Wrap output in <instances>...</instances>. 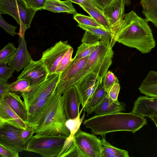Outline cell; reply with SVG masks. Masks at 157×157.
Wrapping results in <instances>:
<instances>
[{
    "label": "cell",
    "instance_id": "obj_1",
    "mask_svg": "<svg viewBox=\"0 0 157 157\" xmlns=\"http://www.w3.org/2000/svg\"><path fill=\"white\" fill-rule=\"evenodd\" d=\"M148 21L133 10L124 14L120 22L111 30L110 45L117 41L136 48L143 54L149 53L155 46V41Z\"/></svg>",
    "mask_w": 157,
    "mask_h": 157
},
{
    "label": "cell",
    "instance_id": "obj_2",
    "mask_svg": "<svg viewBox=\"0 0 157 157\" xmlns=\"http://www.w3.org/2000/svg\"><path fill=\"white\" fill-rule=\"evenodd\" d=\"M144 117L131 113L97 115L86 120L83 124L93 134L105 136L108 133L128 131L134 133L147 124Z\"/></svg>",
    "mask_w": 157,
    "mask_h": 157
},
{
    "label": "cell",
    "instance_id": "obj_3",
    "mask_svg": "<svg viewBox=\"0 0 157 157\" xmlns=\"http://www.w3.org/2000/svg\"><path fill=\"white\" fill-rule=\"evenodd\" d=\"M113 55L114 52L110 45V39L106 37L100 38L98 45L89 56L83 68L68 81L59 83L56 92L62 94L69 87L93 72L103 78L112 64Z\"/></svg>",
    "mask_w": 157,
    "mask_h": 157
},
{
    "label": "cell",
    "instance_id": "obj_4",
    "mask_svg": "<svg viewBox=\"0 0 157 157\" xmlns=\"http://www.w3.org/2000/svg\"><path fill=\"white\" fill-rule=\"evenodd\" d=\"M56 91L50 101L48 111L39 124L34 128L36 136L56 135L66 136L70 132L66 125L67 120L64 99Z\"/></svg>",
    "mask_w": 157,
    "mask_h": 157
},
{
    "label": "cell",
    "instance_id": "obj_5",
    "mask_svg": "<svg viewBox=\"0 0 157 157\" xmlns=\"http://www.w3.org/2000/svg\"><path fill=\"white\" fill-rule=\"evenodd\" d=\"M67 137L60 134L33 135L26 144L25 151L38 154L44 157H58Z\"/></svg>",
    "mask_w": 157,
    "mask_h": 157
},
{
    "label": "cell",
    "instance_id": "obj_6",
    "mask_svg": "<svg viewBox=\"0 0 157 157\" xmlns=\"http://www.w3.org/2000/svg\"><path fill=\"white\" fill-rule=\"evenodd\" d=\"M37 10L29 8L23 0H0V13L12 16L20 25L17 34L20 37L25 36L26 30L30 25Z\"/></svg>",
    "mask_w": 157,
    "mask_h": 157
},
{
    "label": "cell",
    "instance_id": "obj_7",
    "mask_svg": "<svg viewBox=\"0 0 157 157\" xmlns=\"http://www.w3.org/2000/svg\"><path fill=\"white\" fill-rule=\"evenodd\" d=\"M60 74H53L43 82L30 87L27 90L21 93L27 110L32 105L44 99L56 91Z\"/></svg>",
    "mask_w": 157,
    "mask_h": 157
},
{
    "label": "cell",
    "instance_id": "obj_8",
    "mask_svg": "<svg viewBox=\"0 0 157 157\" xmlns=\"http://www.w3.org/2000/svg\"><path fill=\"white\" fill-rule=\"evenodd\" d=\"M73 140L80 157H101L100 139L94 134L83 132L80 128L74 136Z\"/></svg>",
    "mask_w": 157,
    "mask_h": 157
},
{
    "label": "cell",
    "instance_id": "obj_9",
    "mask_svg": "<svg viewBox=\"0 0 157 157\" xmlns=\"http://www.w3.org/2000/svg\"><path fill=\"white\" fill-rule=\"evenodd\" d=\"M22 129L5 124H0V145L17 153L26 150L21 136Z\"/></svg>",
    "mask_w": 157,
    "mask_h": 157
},
{
    "label": "cell",
    "instance_id": "obj_10",
    "mask_svg": "<svg viewBox=\"0 0 157 157\" xmlns=\"http://www.w3.org/2000/svg\"><path fill=\"white\" fill-rule=\"evenodd\" d=\"M71 47L67 41L60 40L43 53L40 60L48 70L49 76L55 73L61 59Z\"/></svg>",
    "mask_w": 157,
    "mask_h": 157
},
{
    "label": "cell",
    "instance_id": "obj_11",
    "mask_svg": "<svg viewBox=\"0 0 157 157\" xmlns=\"http://www.w3.org/2000/svg\"><path fill=\"white\" fill-rule=\"evenodd\" d=\"M49 76L48 72L45 66L40 59L32 60L26 66L17 79H26L30 83V87L41 83Z\"/></svg>",
    "mask_w": 157,
    "mask_h": 157
},
{
    "label": "cell",
    "instance_id": "obj_12",
    "mask_svg": "<svg viewBox=\"0 0 157 157\" xmlns=\"http://www.w3.org/2000/svg\"><path fill=\"white\" fill-rule=\"evenodd\" d=\"M102 79L93 72L74 84L79 95L82 108L84 109L99 85L102 83Z\"/></svg>",
    "mask_w": 157,
    "mask_h": 157
},
{
    "label": "cell",
    "instance_id": "obj_13",
    "mask_svg": "<svg viewBox=\"0 0 157 157\" xmlns=\"http://www.w3.org/2000/svg\"><path fill=\"white\" fill-rule=\"evenodd\" d=\"M55 92L44 99L32 105L28 109V116L25 123L29 126L34 128L42 121L48 111Z\"/></svg>",
    "mask_w": 157,
    "mask_h": 157
},
{
    "label": "cell",
    "instance_id": "obj_14",
    "mask_svg": "<svg viewBox=\"0 0 157 157\" xmlns=\"http://www.w3.org/2000/svg\"><path fill=\"white\" fill-rule=\"evenodd\" d=\"M67 120L76 118L79 114L81 101L78 92L74 85L63 93Z\"/></svg>",
    "mask_w": 157,
    "mask_h": 157
},
{
    "label": "cell",
    "instance_id": "obj_15",
    "mask_svg": "<svg viewBox=\"0 0 157 157\" xmlns=\"http://www.w3.org/2000/svg\"><path fill=\"white\" fill-rule=\"evenodd\" d=\"M19 45L14 55L10 59L8 65L18 72L24 68L33 60L27 48L25 36L20 37Z\"/></svg>",
    "mask_w": 157,
    "mask_h": 157
},
{
    "label": "cell",
    "instance_id": "obj_16",
    "mask_svg": "<svg viewBox=\"0 0 157 157\" xmlns=\"http://www.w3.org/2000/svg\"><path fill=\"white\" fill-rule=\"evenodd\" d=\"M131 113L144 117L157 116V98L139 97L134 102Z\"/></svg>",
    "mask_w": 157,
    "mask_h": 157
},
{
    "label": "cell",
    "instance_id": "obj_17",
    "mask_svg": "<svg viewBox=\"0 0 157 157\" xmlns=\"http://www.w3.org/2000/svg\"><path fill=\"white\" fill-rule=\"evenodd\" d=\"M125 3L123 0H113L103 11L112 29L120 21L124 15Z\"/></svg>",
    "mask_w": 157,
    "mask_h": 157
},
{
    "label": "cell",
    "instance_id": "obj_18",
    "mask_svg": "<svg viewBox=\"0 0 157 157\" xmlns=\"http://www.w3.org/2000/svg\"><path fill=\"white\" fill-rule=\"evenodd\" d=\"M10 124L22 129L27 125L13 111L3 99H0V124Z\"/></svg>",
    "mask_w": 157,
    "mask_h": 157
},
{
    "label": "cell",
    "instance_id": "obj_19",
    "mask_svg": "<svg viewBox=\"0 0 157 157\" xmlns=\"http://www.w3.org/2000/svg\"><path fill=\"white\" fill-rule=\"evenodd\" d=\"M17 115L25 122L28 116V111L20 96L14 92L10 91L3 98Z\"/></svg>",
    "mask_w": 157,
    "mask_h": 157
},
{
    "label": "cell",
    "instance_id": "obj_20",
    "mask_svg": "<svg viewBox=\"0 0 157 157\" xmlns=\"http://www.w3.org/2000/svg\"><path fill=\"white\" fill-rule=\"evenodd\" d=\"M125 104L123 102L117 103L112 100L107 94L96 107L94 112L97 115L110 114L125 110Z\"/></svg>",
    "mask_w": 157,
    "mask_h": 157
},
{
    "label": "cell",
    "instance_id": "obj_21",
    "mask_svg": "<svg viewBox=\"0 0 157 157\" xmlns=\"http://www.w3.org/2000/svg\"><path fill=\"white\" fill-rule=\"evenodd\" d=\"M139 89L141 93L145 96L157 98V71H149L142 81Z\"/></svg>",
    "mask_w": 157,
    "mask_h": 157
},
{
    "label": "cell",
    "instance_id": "obj_22",
    "mask_svg": "<svg viewBox=\"0 0 157 157\" xmlns=\"http://www.w3.org/2000/svg\"><path fill=\"white\" fill-rule=\"evenodd\" d=\"M89 56L78 59H72L70 64L61 73L59 83L65 82L74 77L85 66Z\"/></svg>",
    "mask_w": 157,
    "mask_h": 157
},
{
    "label": "cell",
    "instance_id": "obj_23",
    "mask_svg": "<svg viewBox=\"0 0 157 157\" xmlns=\"http://www.w3.org/2000/svg\"><path fill=\"white\" fill-rule=\"evenodd\" d=\"M43 10H48L54 13H66L73 14L77 13L72 2L68 0L63 1L47 0Z\"/></svg>",
    "mask_w": 157,
    "mask_h": 157
},
{
    "label": "cell",
    "instance_id": "obj_24",
    "mask_svg": "<svg viewBox=\"0 0 157 157\" xmlns=\"http://www.w3.org/2000/svg\"><path fill=\"white\" fill-rule=\"evenodd\" d=\"M100 139L101 147V157H129L128 151L114 147L108 142L105 136Z\"/></svg>",
    "mask_w": 157,
    "mask_h": 157
},
{
    "label": "cell",
    "instance_id": "obj_25",
    "mask_svg": "<svg viewBox=\"0 0 157 157\" xmlns=\"http://www.w3.org/2000/svg\"><path fill=\"white\" fill-rule=\"evenodd\" d=\"M140 3L145 19L157 28V0H140Z\"/></svg>",
    "mask_w": 157,
    "mask_h": 157
},
{
    "label": "cell",
    "instance_id": "obj_26",
    "mask_svg": "<svg viewBox=\"0 0 157 157\" xmlns=\"http://www.w3.org/2000/svg\"><path fill=\"white\" fill-rule=\"evenodd\" d=\"M107 93V92L104 88L102 83H100L84 107V111L86 112L88 115L94 112L96 107L101 101Z\"/></svg>",
    "mask_w": 157,
    "mask_h": 157
},
{
    "label": "cell",
    "instance_id": "obj_27",
    "mask_svg": "<svg viewBox=\"0 0 157 157\" xmlns=\"http://www.w3.org/2000/svg\"><path fill=\"white\" fill-rule=\"evenodd\" d=\"M94 19L103 28L111 30L109 23L102 12L97 8L93 4L80 6Z\"/></svg>",
    "mask_w": 157,
    "mask_h": 157
},
{
    "label": "cell",
    "instance_id": "obj_28",
    "mask_svg": "<svg viewBox=\"0 0 157 157\" xmlns=\"http://www.w3.org/2000/svg\"><path fill=\"white\" fill-rule=\"evenodd\" d=\"M99 41L94 43L82 42L78 47L73 59H78L89 56L98 46Z\"/></svg>",
    "mask_w": 157,
    "mask_h": 157
},
{
    "label": "cell",
    "instance_id": "obj_29",
    "mask_svg": "<svg viewBox=\"0 0 157 157\" xmlns=\"http://www.w3.org/2000/svg\"><path fill=\"white\" fill-rule=\"evenodd\" d=\"M77 26L100 38L106 37L110 39H111V31L110 30L102 28L78 24Z\"/></svg>",
    "mask_w": 157,
    "mask_h": 157
},
{
    "label": "cell",
    "instance_id": "obj_30",
    "mask_svg": "<svg viewBox=\"0 0 157 157\" xmlns=\"http://www.w3.org/2000/svg\"><path fill=\"white\" fill-rule=\"evenodd\" d=\"M83 109V108H82L79 114L76 118L68 119L66 122V125L70 133V136H68L69 138L73 139L80 128L81 124L85 117V113L84 111L82 116L81 118L80 117L81 114Z\"/></svg>",
    "mask_w": 157,
    "mask_h": 157
},
{
    "label": "cell",
    "instance_id": "obj_31",
    "mask_svg": "<svg viewBox=\"0 0 157 157\" xmlns=\"http://www.w3.org/2000/svg\"><path fill=\"white\" fill-rule=\"evenodd\" d=\"M17 49L13 43H9L0 51V63H8Z\"/></svg>",
    "mask_w": 157,
    "mask_h": 157
},
{
    "label": "cell",
    "instance_id": "obj_32",
    "mask_svg": "<svg viewBox=\"0 0 157 157\" xmlns=\"http://www.w3.org/2000/svg\"><path fill=\"white\" fill-rule=\"evenodd\" d=\"M30 87V82L26 79H17L15 82L9 84L10 92H18L22 93L27 90Z\"/></svg>",
    "mask_w": 157,
    "mask_h": 157
},
{
    "label": "cell",
    "instance_id": "obj_33",
    "mask_svg": "<svg viewBox=\"0 0 157 157\" xmlns=\"http://www.w3.org/2000/svg\"><path fill=\"white\" fill-rule=\"evenodd\" d=\"M73 18L78 24L90 26L103 28L91 16H87L76 13L74 14Z\"/></svg>",
    "mask_w": 157,
    "mask_h": 157
},
{
    "label": "cell",
    "instance_id": "obj_34",
    "mask_svg": "<svg viewBox=\"0 0 157 157\" xmlns=\"http://www.w3.org/2000/svg\"><path fill=\"white\" fill-rule=\"evenodd\" d=\"M73 51V48L71 47L61 59L55 73H61L66 68L72 59V56Z\"/></svg>",
    "mask_w": 157,
    "mask_h": 157
},
{
    "label": "cell",
    "instance_id": "obj_35",
    "mask_svg": "<svg viewBox=\"0 0 157 157\" xmlns=\"http://www.w3.org/2000/svg\"><path fill=\"white\" fill-rule=\"evenodd\" d=\"M7 63H0V83H7L9 79L12 76L15 70L7 66Z\"/></svg>",
    "mask_w": 157,
    "mask_h": 157
},
{
    "label": "cell",
    "instance_id": "obj_36",
    "mask_svg": "<svg viewBox=\"0 0 157 157\" xmlns=\"http://www.w3.org/2000/svg\"><path fill=\"white\" fill-rule=\"evenodd\" d=\"M116 82H119V81L117 77L110 71H108L102 79V84L107 92Z\"/></svg>",
    "mask_w": 157,
    "mask_h": 157
},
{
    "label": "cell",
    "instance_id": "obj_37",
    "mask_svg": "<svg viewBox=\"0 0 157 157\" xmlns=\"http://www.w3.org/2000/svg\"><path fill=\"white\" fill-rule=\"evenodd\" d=\"M27 7L34 10H43L47 0H23Z\"/></svg>",
    "mask_w": 157,
    "mask_h": 157
},
{
    "label": "cell",
    "instance_id": "obj_38",
    "mask_svg": "<svg viewBox=\"0 0 157 157\" xmlns=\"http://www.w3.org/2000/svg\"><path fill=\"white\" fill-rule=\"evenodd\" d=\"M0 13V26L7 33L12 36H14L16 34L15 30L17 29L16 26L10 25L6 22Z\"/></svg>",
    "mask_w": 157,
    "mask_h": 157
},
{
    "label": "cell",
    "instance_id": "obj_39",
    "mask_svg": "<svg viewBox=\"0 0 157 157\" xmlns=\"http://www.w3.org/2000/svg\"><path fill=\"white\" fill-rule=\"evenodd\" d=\"M120 90L119 82L115 83L107 92L109 98L113 101L119 102L118 100V97Z\"/></svg>",
    "mask_w": 157,
    "mask_h": 157
},
{
    "label": "cell",
    "instance_id": "obj_40",
    "mask_svg": "<svg viewBox=\"0 0 157 157\" xmlns=\"http://www.w3.org/2000/svg\"><path fill=\"white\" fill-rule=\"evenodd\" d=\"M34 133V128L29 126L28 125L25 129H22L21 132V136L26 144L33 136Z\"/></svg>",
    "mask_w": 157,
    "mask_h": 157
},
{
    "label": "cell",
    "instance_id": "obj_41",
    "mask_svg": "<svg viewBox=\"0 0 157 157\" xmlns=\"http://www.w3.org/2000/svg\"><path fill=\"white\" fill-rule=\"evenodd\" d=\"M95 6L103 12V10L108 6L113 0H90Z\"/></svg>",
    "mask_w": 157,
    "mask_h": 157
},
{
    "label": "cell",
    "instance_id": "obj_42",
    "mask_svg": "<svg viewBox=\"0 0 157 157\" xmlns=\"http://www.w3.org/2000/svg\"><path fill=\"white\" fill-rule=\"evenodd\" d=\"M0 156L1 157H19V153L13 152L0 145Z\"/></svg>",
    "mask_w": 157,
    "mask_h": 157
},
{
    "label": "cell",
    "instance_id": "obj_43",
    "mask_svg": "<svg viewBox=\"0 0 157 157\" xmlns=\"http://www.w3.org/2000/svg\"><path fill=\"white\" fill-rule=\"evenodd\" d=\"M9 92L8 83H0V99H3Z\"/></svg>",
    "mask_w": 157,
    "mask_h": 157
},
{
    "label": "cell",
    "instance_id": "obj_44",
    "mask_svg": "<svg viewBox=\"0 0 157 157\" xmlns=\"http://www.w3.org/2000/svg\"><path fill=\"white\" fill-rule=\"evenodd\" d=\"M72 3L77 4L79 6L81 5L86 6L88 5L94 3L90 0H68Z\"/></svg>",
    "mask_w": 157,
    "mask_h": 157
},
{
    "label": "cell",
    "instance_id": "obj_45",
    "mask_svg": "<svg viewBox=\"0 0 157 157\" xmlns=\"http://www.w3.org/2000/svg\"><path fill=\"white\" fill-rule=\"evenodd\" d=\"M149 117L154 121L157 128V116H151Z\"/></svg>",
    "mask_w": 157,
    "mask_h": 157
},
{
    "label": "cell",
    "instance_id": "obj_46",
    "mask_svg": "<svg viewBox=\"0 0 157 157\" xmlns=\"http://www.w3.org/2000/svg\"><path fill=\"white\" fill-rule=\"evenodd\" d=\"M125 4L127 6H128L131 5V2L130 0H123Z\"/></svg>",
    "mask_w": 157,
    "mask_h": 157
},
{
    "label": "cell",
    "instance_id": "obj_47",
    "mask_svg": "<svg viewBox=\"0 0 157 157\" xmlns=\"http://www.w3.org/2000/svg\"><path fill=\"white\" fill-rule=\"evenodd\" d=\"M56 0V1H59L60 0Z\"/></svg>",
    "mask_w": 157,
    "mask_h": 157
}]
</instances>
